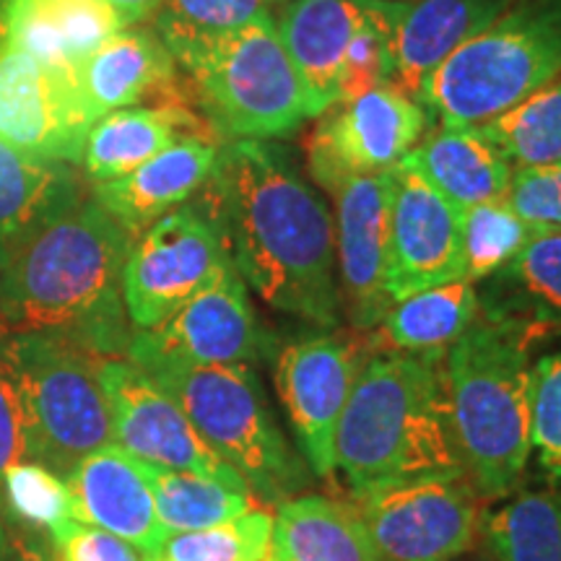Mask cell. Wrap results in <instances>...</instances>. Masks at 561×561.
<instances>
[{
	"label": "cell",
	"mask_w": 561,
	"mask_h": 561,
	"mask_svg": "<svg viewBox=\"0 0 561 561\" xmlns=\"http://www.w3.org/2000/svg\"><path fill=\"white\" fill-rule=\"evenodd\" d=\"M231 263L273 310L339 325L335 224L325 201L268 140H229L206 182Z\"/></svg>",
	"instance_id": "cell-1"
},
{
	"label": "cell",
	"mask_w": 561,
	"mask_h": 561,
	"mask_svg": "<svg viewBox=\"0 0 561 561\" xmlns=\"http://www.w3.org/2000/svg\"><path fill=\"white\" fill-rule=\"evenodd\" d=\"M133 234L94 198L42 229L0 271V322L91 356L128 354L123 271Z\"/></svg>",
	"instance_id": "cell-2"
},
{
	"label": "cell",
	"mask_w": 561,
	"mask_h": 561,
	"mask_svg": "<svg viewBox=\"0 0 561 561\" xmlns=\"http://www.w3.org/2000/svg\"><path fill=\"white\" fill-rule=\"evenodd\" d=\"M335 468L354 494L462 471L445 354H377L364 364L335 434Z\"/></svg>",
	"instance_id": "cell-3"
},
{
	"label": "cell",
	"mask_w": 561,
	"mask_h": 561,
	"mask_svg": "<svg viewBox=\"0 0 561 561\" xmlns=\"http://www.w3.org/2000/svg\"><path fill=\"white\" fill-rule=\"evenodd\" d=\"M528 322L479 314L445 354L447 401L462 471L483 496L517 486L530 460Z\"/></svg>",
	"instance_id": "cell-4"
},
{
	"label": "cell",
	"mask_w": 561,
	"mask_h": 561,
	"mask_svg": "<svg viewBox=\"0 0 561 561\" xmlns=\"http://www.w3.org/2000/svg\"><path fill=\"white\" fill-rule=\"evenodd\" d=\"M561 76V0H512L424 81L416 100L445 128L483 125Z\"/></svg>",
	"instance_id": "cell-5"
},
{
	"label": "cell",
	"mask_w": 561,
	"mask_h": 561,
	"mask_svg": "<svg viewBox=\"0 0 561 561\" xmlns=\"http://www.w3.org/2000/svg\"><path fill=\"white\" fill-rule=\"evenodd\" d=\"M133 364L170 392L210 450L242 476L255 500L280 504L305 486V466L273 421L250 364Z\"/></svg>",
	"instance_id": "cell-6"
},
{
	"label": "cell",
	"mask_w": 561,
	"mask_h": 561,
	"mask_svg": "<svg viewBox=\"0 0 561 561\" xmlns=\"http://www.w3.org/2000/svg\"><path fill=\"white\" fill-rule=\"evenodd\" d=\"M26 460L60 479L112 442V411L100 380V356L39 333L9 331Z\"/></svg>",
	"instance_id": "cell-7"
},
{
	"label": "cell",
	"mask_w": 561,
	"mask_h": 561,
	"mask_svg": "<svg viewBox=\"0 0 561 561\" xmlns=\"http://www.w3.org/2000/svg\"><path fill=\"white\" fill-rule=\"evenodd\" d=\"M174 62L193 76L210 123L231 140L280 138L310 121L299 73L273 19L203 42Z\"/></svg>",
	"instance_id": "cell-8"
},
{
	"label": "cell",
	"mask_w": 561,
	"mask_h": 561,
	"mask_svg": "<svg viewBox=\"0 0 561 561\" xmlns=\"http://www.w3.org/2000/svg\"><path fill=\"white\" fill-rule=\"evenodd\" d=\"M385 561H455L479 541V491L466 473H437L356 494Z\"/></svg>",
	"instance_id": "cell-9"
},
{
	"label": "cell",
	"mask_w": 561,
	"mask_h": 561,
	"mask_svg": "<svg viewBox=\"0 0 561 561\" xmlns=\"http://www.w3.org/2000/svg\"><path fill=\"white\" fill-rule=\"evenodd\" d=\"M231 265L219 224L206 208L180 206L133 240L123 271L130 325L151 331Z\"/></svg>",
	"instance_id": "cell-10"
},
{
	"label": "cell",
	"mask_w": 561,
	"mask_h": 561,
	"mask_svg": "<svg viewBox=\"0 0 561 561\" xmlns=\"http://www.w3.org/2000/svg\"><path fill=\"white\" fill-rule=\"evenodd\" d=\"M307 159L320 187L335 193L351 178L396 170L416 149L430 125V112L392 83L322 112Z\"/></svg>",
	"instance_id": "cell-11"
},
{
	"label": "cell",
	"mask_w": 561,
	"mask_h": 561,
	"mask_svg": "<svg viewBox=\"0 0 561 561\" xmlns=\"http://www.w3.org/2000/svg\"><path fill=\"white\" fill-rule=\"evenodd\" d=\"M100 380L112 411V442L133 458L170 471H191L248 483L201 437L178 401L123 356L100 359Z\"/></svg>",
	"instance_id": "cell-12"
},
{
	"label": "cell",
	"mask_w": 561,
	"mask_h": 561,
	"mask_svg": "<svg viewBox=\"0 0 561 561\" xmlns=\"http://www.w3.org/2000/svg\"><path fill=\"white\" fill-rule=\"evenodd\" d=\"M362 367L359 346L335 333L291 341L278 354V398L307 466L325 479L335 471V434Z\"/></svg>",
	"instance_id": "cell-13"
},
{
	"label": "cell",
	"mask_w": 561,
	"mask_h": 561,
	"mask_svg": "<svg viewBox=\"0 0 561 561\" xmlns=\"http://www.w3.org/2000/svg\"><path fill=\"white\" fill-rule=\"evenodd\" d=\"M91 121L76 73L42 66L30 53L0 45V140L37 157L81 164Z\"/></svg>",
	"instance_id": "cell-14"
},
{
	"label": "cell",
	"mask_w": 561,
	"mask_h": 561,
	"mask_svg": "<svg viewBox=\"0 0 561 561\" xmlns=\"http://www.w3.org/2000/svg\"><path fill=\"white\" fill-rule=\"evenodd\" d=\"M453 280H466L462 210L401 161L392 170L388 297L398 301Z\"/></svg>",
	"instance_id": "cell-15"
},
{
	"label": "cell",
	"mask_w": 561,
	"mask_h": 561,
	"mask_svg": "<svg viewBox=\"0 0 561 561\" xmlns=\"http://www.w3.org/2000/svg\"><path fill=\"white\" fill-rule=\"evenodd\" d=\"M257 322L248 284L234 263L151 331H136L125 359H174L187 364H252Z\"/></svg>",
	"instance_id": "cell-16"
},
{
	"label": "cell",
	"mask_w": 561,
	"mask_h": 561,
	"mask_svg": "<svg viewBox=\"0 0 561 561\" xmlns=\"http://www.w3.org/2000/svg\"><path fill=\"white\" fill-rule=\"evenodd\" d=\"M335 198V271L341 307L356 331L380 325L392 301L388 278L392 172L351 178Z\"/></svg>",
	"instance_id": "cell-17"
},
{
	"label": "cell",
	"mask_w": 561,
	"mask_h": 561,
	"mask_svg": "<svg viewBox=\"0 0 561 561\" xmlns=\"http://www.w3.org/2000/svg\"><path fill=\"white\" fill-rule=\"evenodd\" d=\"M66 483L73 520L115 533L149 553L170 536L157 515L149 466L115 442L76 462Z\"/></svg>",
	"instance_id": "cell-18"
},
{
	"label": "cell",
	"mask_w": 561,
	"mask_h": 561,
	"mask_svg": "<svg viewBox=\"0 0 561 561\" xmlns=\"http://www.w3.org/2000/svg\"><path fill=\"white\" fill-rule=\"evenodd\" d=\"M388 0H289L278 13L276 30L297 68L310 117L339 102L343 55L354 34Z\"/></svg>",
	"instance_id": "cell-19"
},
{
	"label": "cell",
	"mask_w": 561,
	"mask_h": 561,
	"mask_svg": "<svg viewBox=\"0 0 561 561\" xmlns=\"http://www.w3.org/2000/svg\"><path fill=\"white\" fill-rule=\"evenodd\" d=\"M219 149L208 138L182 136L123 178L94 182V201L136 240L153 221L203 191L214 174Z\"/></svg>",
	"instance_id": "cell-20"
},
{
	"label": "cell",
	"mask_w": 561,
	"mask_h": 561,
	"mask_svg": "<svg viewBox=\"0 0 561 561\" xmlns=\"http://www.w3.org/2000/svg\"><path fill=\"white\" fill-rule=\"evenodd\" d=\"M512 0H411L392 34V87L413 100L458 47L486 30Z\"/></svg>",
	"instance_id": "cell-21"
},
{
	"label": "cell",
	"mask_w": 561,
	"mask_h": 561,
	"mask_svg": "<svg viewBox=\"0 0 561 561\" xmlns=\"http://www.w3.org/2000/svg\"><path fill=\"white\" fill-rule=\"evenodd\" d=\"M81 201V182L70 161L37 157L0 140V250L5 255L19 252Z\"/></svg>",
	"instance_id": "cell-22"
},
{
	"label": "cell",
	"mask_w": 561,
	"mask_h": 561,
	"mask_svg": "<svg viewBox=\"0 0 561 561\" xmlns=\"http://www.w3.org/2000/svg\"><path fill=\"white\" fill-rule=\"evenodd\" d=\"M174 58L157 32L123 26L76 70L81 104L91 125L115 110L136 107L144 96L172 87Z\"/></svg>",
	"instance_id": "cell-23"
},
{
	"label": "cell",
	"mask_w": 561,
	"mask_h": 561,
	"mask_svg": "<svg viewBox=\"0 0 561 561\" xmlns=\"http://www.w3.org/2000/svg\"><path fill=\"white\" fill-rule=\"evenodd\" d=\"M123 24L104 0H13L9 45L42 66L76 73Z\"/></svg>",
	"instance_id": "cell-24"
},
{
	"label": "cell",
	"mask_w": 561,
	"mask_h": 561,
	"mask_svg": "<svg viewBox=\"0 0 561 561\" xmlns=\"http://www.w3.org/2000/svg\"><path fill=\"white\" fill-rule=\"evenodd\" d=\"M403 164L460 210L504 198L512 178L507 157L483 136L479 125H442V130L416 146Z\"/></svg>",
	"instance_id": "cell-25"
},
{
	"label": "cell",
	"mask_w": 561,
	"mask_h": 561,
	"mask_svg": "<svg viewBox=\"0 0 561 561\" xmlns=\"http://www.w3.org/2000/svg\"><path fill=\"white\" fill-rule=\"evenodd\" d=\"M265 561H385L356 504L322 494L280 502Z\"/></svg>",
	"instance_id": "cell-26"
},
{
	"label": "cell",
	"mask_w": 561,
	"mask_h": 561,
	"mask_svg": "<svg viewBox=\"0 0 561 561\" xmlns=\"http://www.w3.org/2000/svg\"><path fill=\"white\" fill-rule=\"evenodd\" d=\"M479 314L476 284L453 280L392 301L380 325L369 331V343L380 354L439 356L450 351Z\"/></svg>",
	"instance_id": "cell-27"
},
{
	"label": "cell",
	"mask_w": 561,
	"mask_h": 561,
	"mask_svg": "<svg viewBox=\"0 0 561 561\" xmlns=\"http://www.w3.org/2000/svg\"><path fill=\"white\" fill-rule=\"evenodd\" d=\"M193 115L172 107H125L104 115L91 125L83 140L81 167L94 182L123 178L146 164L193 128Z\"/></svg>",
	"instance_id": "cell-28"
},
{
	"label": "cell",
	"mask_w": 561,
	"mask_h": 561,
	"mask_svg": "<svg viewBox=\"0 0 561 561\" xmlns=\"http://www.w3.org/2000/svg\"><path fill=\"white\" fill-rule=\"evenodd\" d=\"M479 301L491 318L533 328L561 325V231L533 234L502 271L486 278V294Z\"/></svg>",
	"instance_id": "cell-29"
},
{
	"label": "cell",
	"mask_w": 561,
	"mask_h": 561,
	"mask_svg": "<svg viewBox=\"0 0 561 561\" xmlns=\"http://www.w3.org/2000/svg\"><path fill=\"white\" fill-rule=\"evenodd\" d=\"M149 466V462H146ZM157 515L167 533H187L227 523L255 507V496L242 483H229L191 471L149 466Z\"/></svg>",
	"instance_id": "cell-30"
},
{
	"label": "cell",
	"mask_w": 561,
	"mask_h": 561,
	"mask_svg": "<svg viewBox=\"0 0 561 561\" xmlns=\"http://www.w3.org/2000/svg\"><path fill=\"white\" fill-rule=\"evenodd\" d=\"M479 128L510 164H561V76Z\"/></svg>",
	"instance_id": "cell-31"
},
{
	"label": "cell",
	"mask_w": 561,
	"mask_h": 561,
	"mask_svg": "<svg viewBox=\"0 0 561 561\" xmlns=\"http://www.w3.org/2000/svg\"><path fill=\"white\" fill-rule=\"evenodd\" d=\"M496 561H561V494H520L483 520Z\"/></svg>",
	"instance_id": "cell-32"
},
{
	"label": "cell",
	"mask_w": 561,
	"mask_h": 561,
	"mask_svg": "<svg viewBox=\"0 0 561 561\" xmlns=\"http://www.w3.org/2000/svg\"><path fill=\"white\" fill-rule=\"evenodd\" d=\"M268 19H273V11L265 0H161L159 11L153 13V32L172 58H178L203 42Z\"/></svg>",
	"instance_id": "cell-33"
},
{
	"label": "cell",
	"mask_w": 561,
	"mask_h": 561,
	"mask_svg": "<svg viewBox=\"0 0 561 561\" xmlns=\"http://www.w3.org/2000/svg\"><path fill=\"white\" fill-rule=\"evenodd\" d=\"M276 512L252 507L210 528L170 533L153 561H265L273 541Z\"/></svg>",
	"instance_id": "cell-34"
},
{
	"label": "cell",
	"mask_w": 561,
	"mask_h": 561,
	"mask_svg": "<svg viewBox=\"0 0 561 561\" xmlns=\"http://www.w3.org/2000/svg\"><path fill=\"white\" fill-rule=\"evenodd\" d=\"M533 231L504 198L462 210V268L466 280H486L533 240Z\"/></svg>",
	"instance_id": "cell-35"
},
{
	"label": "cell",
	"mask_w": 561,
	"mask_h": 561,
	"mask_svg": "<svg viewBox=\"0 0 561 561\" xmlns=\"http://www.w3.org/2000/svg\"><path fill=\"white\" fill-rule=\"evenodd\" d=\"M0 502L5 517L34 530L58 528L73 517L66 479L34 460L13 462L0 479Z\"/></svg>",
	"instance_id": "cell-36"
},
{
	"label": "cell",
	"mask_w": 561,
	"mask_h": 561,
	"mask_svg": "<svg viewBox=\"0 0 561 561\" xmlns=\"http://www.w3.org/2000/svg\"><path fill=\"white\" fill-rule=\"evenodd\" d=\"M403 9L405 3L388 0L385 9L364 21L362 30L354 34L343 55L339 102H351L392 81V34H396Z\"/></svg>",
	"instance_id": "cell-37"
},
{
	"label": "cell",
	"mask_w": 561,
	"mask_h": 561,
	"mask_svg": "<svg viewBox=\"0 0 561 561\" xmlns=\"http://www.w3.org/2000/svg\"><path fill=\"white\" fill-rule=\"evenodd\" d=\"M530 453L549 479L561 481V351L530 369Z\"/></svg>",
	"instance_id": "cell-38"
},
{
	"label": "cell",
	"mask_w": 561,
	"mask_h": 561,
	"mask_svg": "<svg viewBox=\"0 0 561 561\" xmlns=\"http://www.w3.org/2000/svg\"><path fill=\"white\" fill-rule=\"evenodd\" d=\"M504 201L536 234L561 231V164L512 170Z\"/></svg>",
	"instance_id": "cell-39"
},
{
	"label": "cell",
	"mask_w": 561,
	"mask_h": 561,
	"mask_svg": "<svg viewBox=\"0 0 561 561\" xmlns=\"http://www.w3.org/2000/svg\"><path fill=\"white\" fill-rule=\"evenodd\" d=\"M53 561H153V553L94 525L70 520L50 533Z\"/></svg>",
	"instance_id": "cell-40"
},
{
	"label": "cell",
	"mask_w": 561,
	"mask_h": 561,
	"mask_svg": "<svg viewBox=\"0 0 561 561\" xmlns=\"http://www.w3.org/2000/svg\"><path fill=\"white\" fill-rule=\"evenodd\" d=\"M19 460H26L24 430H21L19 392L9 362V328L0 322V479Z\"/></svg>",
	"instance_id": "cell-41"
},
{
	"label": "cell",
	"mask_w": 561,
	"mask_h": 561,
	"mask_svg": "<svg viewBox=\"0 0 561 561\" xmlns=\"http://www.w3.org/2000/svg\"><path fill=\"white\" fill-rule=\"evenodd\" d=\"M104 3L115 11L123 26H133L144 19H151L159 11L161 0H104Z\"/></svg>",
	"instance_id": "cell-42"
},
{
	"label": "cell",
	"mask_w": 561,
	"mask_h": 561,
	"mask_svg": "<svg viewBox=\"0 0 561 561\" xmlns=\"http://www.w3.org/2000/svg\"><path fill=\"white\" fill-rule=\"evenodd\" d=\"M3 561H53V553H47L37 541L30 536H19L16 528L11 525L9 551H5Z\"/></svg>",
	"instance_id": "cell-43"
},
{
	"label": "cell",
	"mask_w": 561,
	"mask_h": 561,
	"mask_svg": "<svg viewBox=\"0 0 561 561\" xmlns=\"http://www.w3.org/2000/svg\"><path fill=\"white\" fill-rule=\"evenodd\" d=\"M9 538H11V523L5 517L3 504H0V561H3L5 551H9Z\"/></svg>",
	"instance_id": "cell-44"
},
{
	"label": "cell",
	"mask_w": 561,
	"mask_h": 561,
	"mask_svg": "<svg viewBox=\"0 0 561 561\" xmlns=\"http://www.w3.org/2000/svg\"><path fill=\"white\" fill-rule=\"evenodd\" d=\"M13 0H0V45L9 39V13Z\"/></svg>",
	"instance_id": "cell-45"
},
{
	"label": "cell",
	"mask_w": 561,
	"mask_h": 561,
	"mask_svg": "<svg viewBox=\"0 0 561 561\" xmlns=\"http://www.w3.org/2000/svg\"><path fill=\"white\" fill-rule=\"evenodd\" d=\"M462 561H496V557H494V553H491L489 546L483 543V549H476V551L471 553V557L462 559Z\"/></svg>",
	"instance_id": "cell-46"
},
{
	"label": "cell",
	"mask_w": 561,
	"mask_h": 561,
	"mask_svg": "<svg viewBox=\"0 0 561 561\" xmlns=\"http://www.w3.org/2000/svg\"><path fill=\"white\" fill-rule=\"evenodd\" d=\"M265 3H268L271 11H273V9H284V5L289 3V0H265Z\"/></svg>",
	"instance_id": "cell-47"
},
{
	"label": "cell",
	"mask_w": 561,
	"mask_h": 561,
	"mask_svg": "<svg viewBox=\"0 0 561 561\" xmlns=\"http://www.w3.org/2000/svg\"><path fill=\"white\" fill-rule=\"evenodd\" d=\"M5 263H9V255H5V252H3V250H0V271H3V268H5Z\"/></svg>",
	"instance_id": "cell-48"
},
{
	"label": "cell",
	"mask_w": 561,
	"mask_h": 561,
	"mask_svg": "<svg viewBox=\"0 0 561 561\" xmlns=\"http://www.w3.org/2000/svg\"><path fill=\"white\" fill-rule=\"evenodd\" d=\"M398 3H411V0H398Z\"/></svg>",
	"instance_id": "cell-49"
}]
</instances>
